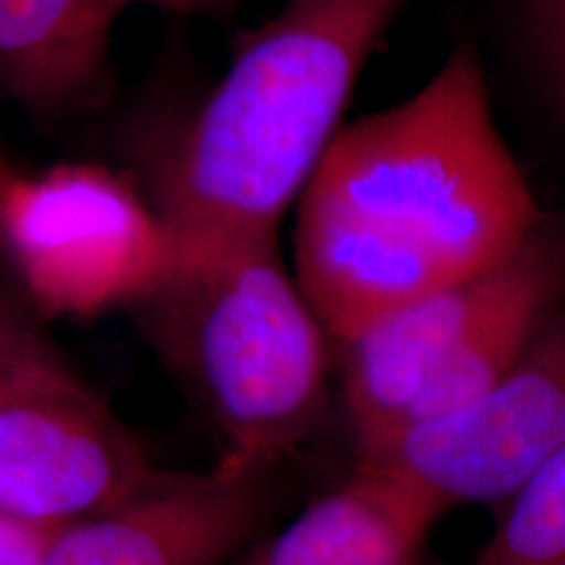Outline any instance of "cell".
<instances>
[{"mask_svg":"<svg viewBox=\"0 0 565 565\" xmlns=\"http://www.w3.org/2000/svg\"><path fill=\"white\" fill-rule=\"evenodd\" d=\"M6 171H9V166H6V162H3V154H0V175H3Z\"/></svg>","mask_w":565,"mask_h":565,"instance_id":"5bb4252c","label":"cell"},{"mask_svg":"<svg viewBox=\"0 0 565 565\" xmlns=\"http://www.w3.org/2000/svg\"><path fill=\"white\" fill-rule=\"evenodd\" d=\"M419 565H433V563H427V561H422V563H419Z\"/></svg>","mask_w":565,"mask_h":565,"instance_id":"9a60e30c","label":"cell"},{"mask_svg":"<svg viewBox=\"0 0 565 565\" xmlns=\"http://www.w3.org/2000/svg\"><path fill=\"white\" fill-rule=\"evenodd\" d=\"M0 249L40 315L74 320L137 309L173 259L158 207L92 162L0 175Z\"/></svg>","mask_w":565,"mask_h":565,"instance_id":"5b68a950","label":"cell"},{"mask_svg":"<svg viewBox=\"0 0 565 565\" xmlns=\"http://www.w3.org/2000/svg\"><path fill=\"white\" fill-rule=\"evenodd\" d=\"M536 58L565 100V0H519Z\"/></svg>","mask_w":565,"mask_h":565,"instance_id":"7c38bea8","label":"cell"},{"mask_svg":"<svg viewBox=\"0 0 565 565\" xmlns=\"http://www.w3.org/2000/svg\"><path fill=\"white\" fill-rule=\"evenodd\" d=\"M242 0H0V87L38 116L103 103L113 32L129 9L228 17Z\"/></svg>","mask_w":565,"mask_h":565,"instance_id":"9c48e42d","label":"cell"},{"mask_svg":"<svg viewBox=\"0 0 565 565\" xmlns=\"http://www.w3.org/2000/svg\"><path fill=\"white\" fill-rule=\"evenodd\" d=\"M55 529L0 508V565H42Z\"/></svg>","mask_w":565,"mask_h":565,"instance_id":"4fadbf2b","label":"cell"},{"mask_svg":"<svg viewBox=\"0 0 565 565\" xmlns=\"http://www.w3.org/2000/svg\"><path fill=\"white\" fill-rule=\"evenodd\" d=\"M443 513L406 477L362 461L349 482L225 565H419Z\"/></svg>","mask_w":565,"mask_h":565,"instance_id":"30bf717a","label":"cell"},{"mask_svg":"<svg viewBox=\"0 0 565 565\" xmlns=\"http://www.w3.org/2000/svg\"><path fill=\"white\" fill-rule=\"evenodd\" d=\"M150 477L129 429L0 294V508L63 526L121 503Z\"/></svg>","mask_w":565,"mask_h":565,"instance_id":"8992f818","label":"cell"},{"mask_svg":"<svg viewBox=\"0 0 565 565\" xmlns=\"http://www.w3.org/2000/svg\"><path fill=\"white\" fill-rule=\"evenodd\" d=\"M565 303V225L545 217L503 265L393 309L343 345L359 454L461 412Z\"/></svg>","mask_w":565,"mask_h":565,"instance_id":"277c9868","label":"cell"},{"mask_svg":"<svg viewBox=\"0 0 565 565\" xmlns=\"http://www.w3.org/2000/svg\"><path fill=\"white\" fill-rule=\"evenodd\" d=\"M475 565H565V448L500 503Z\"/></svg>","mask_w":565,"mask_h":565,"instance_id":"8fae6325","label":"cell"},{"mask_svg":"<svg viewBox=\"0 0 565 565\" xmlns=\"http://www.w3.org/2000/svg\"><path fill=\"white\" fill-rule=\"evenodd\" d=\"M565 448V303L461 412L416 424L362 456L454 505H500Z\"/></svg>","mask_w":565,"mask_h":565,"instance_id":"52a82bcc","label":"cell"},{"mask_svg":"<svg viewBox=\"0 0 565 565\" xmlns=\"http://www.w3.org/2000/svg\"><path fill=\"white\" fill-rule=\"evenodd\" d=\"M267 471L217 461L154 475L121 503L55 529L42 565H225L257 532Z\"/></svg>","mask_w":565,"mask_h":565,"instance_id":"ba28073f","label":"cell"},{"mask_svg":"<svg viewBox=\"0 0 565 565\" xmlns=\"http://www.w3.org/2000/svg\"><path fill=\"white\" fill-rule=\"evenodd\" d=\"M458 45L419 92L343 126L299 196L296 282L351 341L422 296L503 265L545 223Z\"/></svg>","mask_w":565,"mask_h":565,"instance_id":"6da1fadb","label":"cell"},{"mask_svg":"<svg viewBox=\"0 0 565 565\" xmlns=\"http://www.w3.org/2000/svg\"><path fill=\"white\" fill-rule=\"evenodd\" d=\"M408 0H288L238 47L162 168L175 244L278 238Z\"/></svg>","mask_w":565,"mask_h":565,"instance_id":"7a4b0ae2","label":"cell"},{"mask_svg":"<svg viewBox=\"0 0 565 565\" xmlns=\"http://www.w3.org/2000/svg\"><path fill=\"white\" fill-rule=\"evenodd\" d=\"M134 312L221 433L225 461L270 471L315 427L328 333L278 238L173 242L166 278Z\"/></svg>","mask_w":565,"mask_h":565,"instance_id":"3957f363","label":"cell"}]
</instances>
